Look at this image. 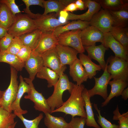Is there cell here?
I'll return each mask as SVG.
<instances>
[{"mask_svg": "<svg viewBox=\"0 0 128 128\" xmlns=\"http://www.w3.org/2000/svg\"><path fill=\"white\" fill-rule=\"evenodd\" d=\"M85 88L83 84H75L67 100L60 107L51 111L50 114L62 112L70 115L72 117L79 116L86 118L84 108L85 102L82 96V91Z\"/></svg>", "mask_w": 128, "mask_h": 128, "instance_id": "obj_1", "label": "cell"}, {"mask_svg": "<svg viewBox=\"0 0 128 128\" xmlns=\"http://www.w3.org/2000/svg\"><path fill=\"white\" fill-rule=\"evenodd\" d=\"M75 85L69 81L66 74L64 73L59 76L58 82L54 87V89L52 94L46 99L51 111L62 105L64 103L62 99L64 92L68 90L70 94Z\"/></svg>", "mask_w": 128, "mask_h": 128, "instance_id": "obj_2", "label": "cell"}, {"mask_svg": "<svg viewBox=\"0 0 128 128\" xmlns=\"http://www.w3.org/2000/svg\"><path fill=\"white\" fill-rule=\"evenodd\" d=\"M15 16V21L8 30V33L14 37H19L37 29L34 19L27 14L20 13Z\"/></svg>", "mask_w": 128, "mask_h": 128, "instance_id": "obj_3", "label": "cell"}, {"mask_svg": "<svg viewBox=\"0 0 128 128\" xmlns=\"http://www.w3.org/2000/svg\"><path fill=\"white\" fill-rule=\"evenodd\" d=\"M107 70L112 79L128 80V61L115 56L111 55L107 59Z\"/></svg>", "mask_w": 128, "mask_h": 128, "instance_id": "obj_4", "label": "cell"}, {"mask_svg": "<svg viewBox=\"0 0 128 128\" xmlns=\"http://www.w3.org/2000/svg\"><path fill=\"white\" fill-rule=\"evenodd\" d=\"M10 83L7 88L4 91L0 102V107L9 112L10 106L16 99L19 85L18 71L12 67L10 66Z\"/></svg>", "mask_w": 128, "mask_h": 128, "instance_id": "obj_5", "label": "cell"}, {"mask_svg": "<svg viewBox=\"0 0 128 128\" xmlns=\"http://www.w3.org/2000/svg\"><path fill=\"white\" fill-rule=\"evenodd\" d=\"M82 30L78 29L64 32L57 37L59 44L70 47L77 50L78 53L85 51L80 36Z\"/></svg>", "mask_w": 128, "mask_h": 128, "instance_id": "obj_6", "label": "cell"}, {"mask_svg": "<svg viewBox=\"0 0 128 128\" xmlns=\"http://www.w3.org/2000/svg\"><path fill=\"white\" fill-rule=\"evenodd\" d=\"M89 22L90 26L104 34L110 32L112 27L113 20L109 11L103 9L94 14Z\"/></svg>", "mask_w": 128, "mask_h": 128, "instance_id": "obj_7", "label": "cell"}, {"mask_svg": "<svg viewBox=\"0 0 128 128\" xmlns=\"http://www.w3.org/2000/svg\"><path fill=\"white\" fill-rule=\"evenodd\" d=\"M25 81L29 85L30 92L24 96V98L29 99L34 104V108L35 110L43 112L45 114L50 113L51 110L48 105L46 99L42 93L39 92L35 89L32 81L29 78H24Z\"/></svg>", "mask_w": 128, "mask_h": 128, "instance_id": "obj_8", "label": "cell"}, {"mask_svg": "<svg viewBox=\"0 0 128 128\" xmlns=\"http://www.w3.org/2000/svg\"><path fill=\"white\" fill-rule=\"evenodd\" d=\"M108 62L107 61L106 65L104 72L99 78L93 77L95 81V84L91 89L88 90L89 95L91 98L95 95H98L101 96L105 100L108 96L107 87L109 82L112 79L110 74L107 70V66Z\"/></svg>", "mask_w": 128, "mask_h": 128, "instance_id": "obj_9", "label": "cell"}, {"mask_svg": "<svg viewBox=\"0 0 128 128\" xmlns=\"http://www.w3.org/2000/svg\"><path fill=\"white\" fill-rule=\"evenodd\" d=\"M56 17L55 14L51 13L45 15H43L39 18L34 19L37 29L42 33L52 32L58 27L69 22L61 23Z\"/></svg>", "mask_w": 128, "mask_h": 128, "instance_id": "obj_10", "label": "cell"}, {"mask_svg": "<svg viewBox=\"0 0 128 128\" xmlns=\"http://www.w3.org/2000/svg\"><path fill=\"white\" fill-rule=\"evenodd\" d=\"M41 56L44 66L55 71L59 76L64 73L66 66L62 65L55 48L46 51Z\"/></svg>", "mask_w": 128, "mask_h": 128, "instance_id": "obj_11", "label": "cell"}, {"mask_svg": "<svg viewBox=\"0 0 128 128\" xmlns=\"http://www.w3.org/2000/svg\"><path fill=\"white\" fill-rule=\"evenodd\" d=\"M101 44L107 49L110 48L116 57L128 61V50L116 40L110 32L104 34Z\"/></svg>", "mask_w": 128, "mask_h": 128, "instance_id": "obj_12", "label": "cell"}, {"mask_svg": "<svg viewBox=\"0 0 128 128\" xmlns=\"http://www.w3.org/2000/svg\"><path fill=\"white\" fill-rule=\"evenodd\" d=\"M80 36L83 46L96 45V42H102L104 33L95 27L91 26H88L81 30Z\"/></svg>", "mask_w": 128, "mask_h": 128, "instance_id": "obj_13", "label": "cell"}, {"mask_svg": "<svg viewBox=\"0 0 128 128\" xmlns=\"http://www.w3.org/2000/svg\"><path fill=\"white\" fill-rule=\"evenodd\" d=\"M58 44L57 38L52 32L42 33L32 50L41 55L46 51L55 48Z\"/></svg>", "mask_w": 128, "mask_h": 128, "instance_id": "obj_14", "label": "cell"}, {"mask_svg": "<svg viewBox=\"0 0 128 128\" xmlns=\"http://www.w3.org/2000/svg\"><path fill=\"white\" fill-rule=\"evenodd\" d=\"M19 79L20 83L18 85L16 99L11 104L10 108V111L13 113L17 116L18 115L26 114L27 112L26 110L22 109L20 106V101L23 95L25 93H29L31 89L29 85L24 81V78L20 75Z\"/></svg>", "mask_w": 128, "mask_h": 128, "instance_id": "obj_15", "label": "cell"}, {"mask_svg": "<svg viewBox=\"0 0 128 128\" xmlns=\"http://www.w3.org/2000/svg\"><path fill=\"white\" fill-rule=\"evenodd\" d=\"M44 66L41 55L32 50L29 58L24 62V67L29 74V78L33 81L37 73Z\"/></svg>", "mask_w": 128, "mask_h": 128, "instance_id": "obj_16", "label": "cell"}, {"mask_svg": "<svg viewBox=\"0 0 128 128\" xmlns=\"http://www.w3.org/2000/svg\"><path fill=\"white\" fill-rule=\"evenodd\" d=\"M55 49L63 66L71 65L78 58V52L70 47L58 44Z\"/></svg>", "mask_w": 128, "mask_h": 128, "instance_id": "obj_17", "label": "cell"}, {"mask_svg": "<svg viewBox=\"0 0 128 128\" xmlns=\"http://www.w3.org/2000/svg\"><path fill=\"white\" fill-rule=\"evenodd\" d=\"M69 74L76 85H79L88 78V75L79 59L77 58L69 65Z\"/></svg>", "mask_w": 128, "mask_h": 128, "instance_id": "obj_18", "label": "cell"}, {"mask_svg": "<svg viewBox=\"0 0 128 128\" xmlns=\"http://www.w3.org/2000/svg\"><path fill=\"white\" fill-rule=\"evenodd\" d=\"M84 47L87 53L88 56L91 59L96 61L101 67L102 69L104 71L106 65L105 59V54L107 49L102 44L98 46L94 45L84 46Z\"/></svg>", "mask_w": 128, "mask_h": 128, "instance_id": "obj_19", "label": "cell"}, {"mask_svg": "<svg viewBox=\"0 0 128 128\" xmlns=\"http://www.w3.org/2000/svg\"><path fill=\"white\" fill-rule=\"evenodd\" d=\"M82 96L85 102V107L86 114V125L88 126L95 128H100V126L95 120L92 109V104L90 101L88 90L85 88L82 92Z\"/></svg>", "mask_w": 128, "mask_h": 128, "instance_id": "obj_20", "label": "cell"}, {"mask_svg": "<svg viewBox=\"0 0 128 128\" xmlns=\"http://www.w3.org/2000/svg\"><path fill=\"white\" fill-rule=\"evenodd\" d=\"M108 84L111 87L110 92L106 99L102 103V107L106 106L113 97L121 95L123 91L127 87L128 84V82L121 80L113 79L109 81Z\"/></svg>", "mask_w": 128, "mask_h": 128, "instance_id": "obj_21", "label": "cell"}, {"mask_svg": "<svg viewBox=\"0 0 128 128\" xmlns=\"http://www.w3.org/2000/svg\"><path fill=\"white\" fill-rule=\"evenodd\" d=\"M89 25V22L79 19L74 20L65 25L58 27L52 33L57 37L59 35L64 32L78 29L82 30Z\"/></svg>", "mask_w": 128, "mask_h": 128, "instance_id": "obj_22", "label": "cell"}, {"mask_svg": "<svg viewBox=\"0 0 128 128\" xmlns=\"http://www.w3.org/2000/svg\"><path fill=\"white\" fill-rule=\"evenodd\" d=\"M0 3V26L8 31L15 21L16 16L5 4Z\"/></svg>", "mask_w": 128, "mask_h": 128, "instance_id": "obj_23", "label": "cell"}, {"mask_svg": "<svg viewBox=\"0 0 128 128\" xmlns=\"http://www.w3.org/2000/svg\"><path fill=\"white\" fill-rule=\"evenodd\" d=\"M79 59L90 79H92L96 75L97 71H100L102 69L101 67L99 65L93 62L88 55L83 53H79Z\"/></svg>", "mask_w": 128, "mask_h": 128, "instance_id": "obj_24", "label": "cell"}, {"mask_svg": "<svg viewBox=\"0 0 128 128\" xmlns=\"http://www.w3.org/2000/svg\"><path fill=\"white\" fill-rule=\"evenodd\" d=\"M99 3L103 9L109 11H117L128 9V1L127 0H95Z\"/></svg>", "mask_w": 128, "mask_h": 128, "instance_id": "obj_25", "label": "cell"}, {"mask_svg": "<svg viewBox=\"0 0 128 128\" xmlns=\"http://www.w3.org/2000/svg\"><path fill=\"white\" fill-rule=\"evenodd\" d=\"M36 76L38 78L46 80L47 81L48 88L55 86L59 77V76L56 72L44 66L38 72Z\"/></svg>", "mask_w": 128, "mask_h": 128, "instance_id": "obj_26", "label": "cell"}, {"mask_svg": "<svg viewBox=\"0 0 128 128\" xmlns=\"http://www.w3.org/2000/svg\"><path fill=\"white\" fill-rule=\"evenodd\" d=\"M1 62L9 64L18 72L21 71L24 66V63L21 61L16 55L9 53L6 51H0Z\"/></svg>", "mask_w": 128, "mask_h": 128, "instance_id": "obj_27", "label": "cell"}, {"mask_svg": "<svg viewBox=\"0 0 128 128\" xmlns=\"http://www.w3.org/2000/svg\"><path fill=\"white\" fill-rule=\"evenodd\" d=\"M128 27L112 26L110 32L114 38L128 50Z\"/></svg>", "mask_w": 128, "mask_h": 128, "instance_id": "obj_28", "label": "cell"}, {"mask_svg": "<svg viewBox=\"0 0 128 128\" xmlns=\"http://www.w3.org/2000/svg\"><path fill=\"white\" fill-rule=\"evenodd\" d=\"M109 11L113 20L112 26L122 27H127L128 24V9Z\"/></svg>", "mask_w": 128, "mask_h": 128, "instance_id": "obj_29", "label": "cell"}, {"mask_svg": "<svg viewBox=\"0 0 128 128\" xmlns=\"http://www.w3.org/2000/svg\"><path fill=\"white\" fill-rule=\"evenodd\" d=\"M44 123L47 128H68V123L61 117H55L50 113L45 114Z\"/></svg>", "mask_w": 128, "mask_h": 128, "instance_id": "obj_30", "label": "cell"}, {"mask_svg": "<svg viewBox=\"0 0 128 128\" xmlns=\"http://www.w3.org/2000/svg\"><path fill=\"white\" fill-rule=\"evenodd\" d=\"M43 5L44 11L42 14L44 16L54 12L56 13V16H59L60 12L65 7L60 0H44Z\"/></svg>", "mask_w": 128, "mask_h": 128, "instance_id": "obj_31", "label": "cell"}, {"mask_svg": "<svg viewBox=\"0 0 128 128\" xmlns=\"http://www.w3.org/2000/svg\"><path fill=\"white\" fill-rule=\"evenodd\" d=\"M42 33L40 30L37 29L19 37L24 45L29 47L32 50L39 40Z\"/></svg>", "mask_w": 128, "mask_h": 128, "instance_id": "obj_32", "label": "cell"}, {"mask_svg": "<svg viewBox=\"0 0 128 128\" xmlns=\"http://www.w3.org/2000/svg\"><path fill=\"white\" fill-rule=\"evenodd\" d=\"M16 116L14 113L0 107V128H7L14 124Z\"/></svg>", "mask_w": 128, "mask_h": 128, "instance_id": "obj_33", "label": "cell"}, {"mask_svg": "<svg viewBox=\"0 0 128 128\" xmlns=\"http://www.w3.org/2000/svg\"><path fill=\"white\" fill-rule=\"evenodd\" d=\"M87 11L84 13L85 21L89 22L93 15L101 9L100 4L95 0H83Z\"/></svg>", "mask_w": 128, "mask_h": 128, "instance_id": "obj_34", "label": "cell"}, {"mask_svg": "<svg viewBox=\"0 0 128 128\" xmlns=\"http://www.w3.org/2000/svg\"><path fill=\"white\" fill-rule=\"evenodd\" d=\"M113 119L119 120V128H128V112L121 114L119 112L118 105L113 112Z\"/></svg>", "mask_w": 128, "mask_h": 128, "instance_id": "obj_35", "label": "cell"}, {"mask_svg": "<svg viewBox=\"0 0 128 128\" xmlns=\"http://www.w3.org/2000/svg\"><path fill=\"white\" fill-rule=\"evenodd\" d=\"M17 116L23 122L25 128H38V126L43 117L42 113H40L37 117L31 120L25 119L22 115Z\"/></svg>", "mask_w": 128, "mask_h": 128, "instance_id": "obj_36", "label": "cell"}, {"mask_svg": "<svg viewBox=\"0 0 128 128\" xmlns=\"http://www.w3.org/2000/svg\"><path fill=\"white\" fill-rule=\"evenodd\" d=\"M94 106L98 113L96 114L98 118L97 122L102 128H119V125L112 124L101 116L100 110L98 108L97 104L94 103Z\"/></svg>", "mask_w": 128, "mask_h": 128, "instance_id": "obj_37", "label": "cell"}, {"mask_svg": "<svg viewBox=\"0 0 128 128\" xmlns=\"http://www.w3.org/2000/svg\"><path fill=\"white\" fill-rule=\"evenodd\" d=\"M23 45L19 37H15L13 39L9 47L6 51L9 53L16 55Z\"/></svg>", "mask_w": 128, "mask_h": 128, "instance_id": "obj_38", "label": "cell"}, {"mask_svg": "<svg viewBox=\"0 0 128 128\" xmlns=\"http://www.w3.org/2000/svg\"><path fill=\"white\" fill-rule=\"evenodd\" d=\"M86 123V118L80 117H72L68 123V128H84Z\"/></svg>", "mask_w": 128, "mask_h": 128, "instance_id": "obj_39", "label": "cell"}, {"mask_svg": "<svg viewBox=\"0 0 128 128\" xmlns=\"http://www.w3.org/2000/svg\"><path fill=\"white\" fill-rule=\"evenodd\" d=\"M14 37L8 33L0 39V51H6L9 47Z\"/></svg>", "mask_w": 128, "mask_h": 128, "instance_id": "obj_40", "label": "cell"}, {"mask_svg": "<svg viewBox=\"0 0 128 128\" xmlns=\"http://www.w3.org/2000/svg\"><path fill=\"white\" fill-rule=\"evenodd\" d=\"M32 50L29 47L23 45L16 55L21 61L24 63L29 58Z\"/></svg>", "mask_w": 128, "mask_h": 128, "instance_id": "obj_41", "label": "cell"}, {"mask_svg": "<svg viewBox=\"0 0 128 128\" xmlns=\"http://www.w3.org/2000/svg\"><path fill=\"white\" fill-rule=\"evenodd\" d=\"M1 3L5 4L15 15L21 12L18 6L16 4L15 0H0Z\"/></svg>", "mask_w": 128, "mask_h": 128, "instance_id": "obj_42", "label": "cell"}, {"mask_svg": "<svg viewBox=\"0 0 128 128\" xmlns=\"http://www.w3.org/2000/svg\"><path fill=\"white\" fill-rule=\"evenodd\" d=\"M44 0H22L25 4L27 8H29L31 5H38L43 8V3Z\"/></svg>", "mask_w": 128, "mask_h": 128, "instance_id": "obj_43", "label": "cell"}, {"mask_svg": "<svg viewBox=\"0 0 128 128\" xmlns=\"http://www.w3.org/2000/svg\"><path fill=\"white\" fill-rule=\"evenodd\" d=\"M77 10L78 9L76 4L75 2H73L65 7L62 11L72 12Z\"/></svg>", "mask_w": 128, "mask_h": 128, "instance_id": "obj_44", "label": "cell"}, {"mask_svg": "<svg viewBox=\"0 0 128 128\" xmlns=\"http://www.w3.org/2000/svg\"><path fill=\"white\" fill-rule=\"evenodd\" d=\"M75 3L78 10H82L86 8L83 0H76Z\"/></svg>", "mask_w": 128, "mask_h": 128, "instance_id": "obj_45", "label": "cell"}, {"mask_svg": "<svg viewBox=\"0 0 128 128\" xmlns=\"http://www.w3.org/2000/svg\"><path fill=\"white\" fill-rule=\"evenodd\" d=\"M121 95L122 98L124 100H126L128 98V87L125 88L123 91Z\"/></svg>", "mask_w": 128, "mask_h": 128, "instance_id": "obj_46", "label": "cell"}, {"mask_svg": "<svg viewBox=\"0 0 128 128\" xmlns=\"http://www.w3.org/2000/svg\"><path fill=\"white\" fill-rule=\"evenodd\" d=\"M7 33V30L0 26V39Z\"/></svg>", "mask_w": 128, "mask_h": 128, "instance_id": "obj_47", "label": "cell"}, {"mask_svg": "<svg viewBox=\"0 0 128 128\" xmlns=\"http://www.w3.org/2000/svg\"><path fill=\"white\" fill-rule=\"evenodd\" d=\"M62 4L66 7L70 4L75 2L76 0H60Z\"/></svg>", "mask_w": 128, "mask_h": 128, "instance_id": "obj_48", "label": "cell"}, {"mask_svg": "<svg viewBox=\"0 0 128 128\" xmlns=\"http://www.w3.org/2000/svg\"><path fill=\"white\" fill-rule=\"evenodd\" d=\"M17 122H15L13 124L9 126L7 128H14L17 124Z\"/></svg>", "mask_w": 128, "mask_h": 128, "instance_id": "obj_49", "label": "cell"}, {"mask_svg": "<svg viewBox=\"0 0 128 128\" xmlns=\"http://www.w3.org/2000/svg\"><path fill=\"white\" fill-rule=\"evenodd\" d=\"M4 92V91H2L0 89V102L3 96V95Z\"/></svg>", "mask_w": 128, "mask_h": 128, "instance_id": "obj_50", "label": "cell"}, {"mask_svg": "<svg viewBox=\"0 0 128 128\" xmlns=\"http://www.w3.org/2000/svg\"></svg>", "mask_w": 128, "mask_h": 128, "instance_id": "obj_51", "label": "cell"}]
</instances>
